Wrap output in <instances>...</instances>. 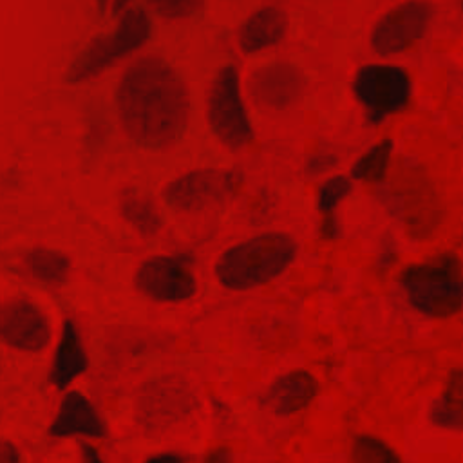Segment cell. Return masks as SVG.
<instances>
[{
    "mask_svg": "<svg viewBox=\"0 0 463 463\" xmlns=\"http://www.w3.org/2000/svg\"><path fill=\"white\" fill-rule=\"evenodd\" d=\"M116 103L125 134L141 148H166L186 130L184 81L161 58L134 61L119 80Z\"/></svg>",
    "mask_w": 463,
    "mask_h": 463,
    "instance_id": "cell-1",
    "label": "cell"
},
{
    "mask_svg": "<svg viewBox=\"0 0 463 463\" xmlns=\"http://www.w3.org/2000/svg\"><path fill=\"white\" fill-rule=\"evenodd\" d=\"M374 197L412 237L427 239L441 224L445 206L427 168L412 157H396L376 184Z\"/></svg>",
    "mask_w": 463,
    "mask_h": 463,
    "instance_id": "cell-2",
    "label": "cell"
},
{
    "mask_svg": "<svg viewBox=\"0 0 463 463\" xmlns=\"http://www.w3.org/2000/svg\"><path fill=\"white\" fill-rule=\"evenodd\" d=\"M295 255L297 244L291 235L260 233L228 248L215 264V277L228 289H251L277 279Z\"/></svg>",
    "mask_w": 463,
    "mask_h": 463,
    "instance_id": "cell-3",
    "label": "cell"
},
{
    "mask_svg": "<svg viewBox=\"0 0 463 463\" xmlns=\"http://www.w3.org/2000/svg\"><path fill=\"white\" fill-rule=\"evenodd\" d=\"M402 288L409 304L432 318H449L463 304L461 260L454 253H441L402 271Z\"/></svg>",
    "mask_w": 463,
    "mask_h": 463,
    "instance_id": "cell-4",
    "label": "cell"
},
{
    "mask_svg": "<svg viewBox=\"0 0 463 463\" xmlns=\"http://www.w3.org/2000/svg\"><path fill=\"white\" fill-rule=\"evenodd\" d=\"M150 33L152 22L148 14L139 7H127L110 33L94 38L71 61L65 74L67 81L78 83L99 74L119 58L141 47L148 40Z\"/></svg>",
    "mask_w": 463,
    "mask_h": 463,
    "instance_id": "cell-5",
    "label": "cell"
},
{
    "mask_svg": "<svg viewBox=\"0 0 463 463\" xmlns=\"http://www.w3.org/2000/svg\"><path fill=\"white\" fill-rule=\"evenodd\" d=\"M197 403V396L184 378L163 374L139 389L134 418L143 430L161 434L186 421L195 412Z\"/></svg>",
    "mask_w": 463,
    "mask_h": 463,
    "instance_id": "cell-6",
    "label": "cell"
},
{
    "mask_svg": "<svg viewBox=\"0 0 463 463\" xmlns=\"http://www.w3.org/2000/svg\"><path fill=\"white\" fill-rule=\"evenodd\" d=\"M208 125L213 136L228 148H242L253 139L239 72L233 65H224L213 78L208 96Z\"/></svg>",
    "mask_w": 463,
    "mask_h": 463,
    "instance_id": "cell-7",
    "label": "cell"
},
{
    "mask_svg": "<svg viewBox=\"0 0 463 463\" xmlns=\"http://www.w3.org/2000/svg\"><path fill=\"white\" fill-rule=\"evenodd\" d=\"M353 94L373 123H380L391 114L407 107L412 92L409 74L396 65L369 63L356 71Z\"/></svg>",
    "mask_w": 463,
    "mask_h": 463,
    "instance_id": "cell-8",
    "label": "cell"
},
{
    "mask_svg": "<svg viewBox=\"0 0 463 463\" xmlns=\"http://www.w3.org/2000/svg\"><path fill=\"white\" fill-rule=\"evenodd\" d=\"M242 184V174L235 168H201L170 181L163 190V201L179 212H199L235 197Z\"/></svg>",
    "mask_w": 463,
    "mask_h": 463,
    "instance_id": "cell-9",
    "label": "cell"
},
{
    "mask_svg": "<svg viewBox=\"0 0 463 463\" xmlns=\"http://www.w3.org/2000/svg\"><path fill=\"white\" fill-rule=\"evenodd\" d=\"M432 5L425 0H407L387 11L371 31V45L378 54H396L414 45L427 31Z\"/></svg>",
    "mask_w": 463,
    "mask_h": 463,
    "instance_id": "cell-10",
    "label": "cell"
},
{
    "mask_svg": "<svg viewBox=\"0 0 463 463\" xmlns=\"http://www.w3.org/2000/svg\"><path fill=\"white\" fill-rule=\"evenodd\" d=\"M134 284L145 297L156 302H183L197 291L188 262L172 255H157L141 262Z\"/></svg>",
    "mask_w": 463,
    "mask_h": 463,
    "instance_id": "cell-11",
    "label": "cell"
},
{
    "mask_svg": "<svg viewBox=\"0 0 463 463\" xmlns=\"http://www.w3.org/2000/svg\"><path fill=\"white\" fill-rule=\"evenodd\" d=\"M49 340V320L34 302L24 297L0 302V344L24 353H38Z\"/></svg>",
    "mask_w": 463,
    "mask_h": 463,
    "instance_id": "cell-12",
    "label": "cell"
},
{
    "mask_svg": "<svg viewBox=\"0 0 463 463\" xmlns=\"http://www.w3.org/2000/svg\"><path fill=\"white\" fill-rule=\"evenodd\" d=\"M304 74L286 61L268 63L250 78V94L264 109L282 110L293 105L304 90Z\"/></svg>",
    "mask_w": 463,
    "mask_h": 463,
    "instance_id": "cell-13",
    "label": "cell"
},
{
    "mask_svg": "<svg viewBox=\"0 0 463 463\" xmlns=\"http://www.w3.org/2000/svg\"><path fill=\"white\" fill-rule=\"evenodd\" d=\"M54 438H103L107 427L92 402L78 391H69L49 425Z\"/></svg>",
    "mask_w": 463,
    "mask_h": 463,
    "instance_id": "cell-14",
    "label": "cell"
},
{
    "mask_svg": "<svg viewBox=\"0 0 463 463\" xmlns=\"http://www.w3.org/2000/svg\"><path fill=\"white\" fill-rule=\"evenodd\" d=\"M318 394L317 378L302 369L279 376L266 392V405L279 416H289L304 411Z\"/></svg>",
    "mask_w": 463,
    "mask_h": 463,
    "instance_id": "cell-15",
    "label": "cell"
},
{
    "mask_svg": "<svg viewBox=\"0 0 463 463\" xmlns=\"http://www.w3.org/2000/svg\"><path fill=\"white\" fill-rule=\"evenodd\" d=\"M89 367V358L80 336V331L72 320L61 324L60 338L54 347L52 364L49 371V382L65 391L76 378H80Z\"/></svg>",
    "mask_w": 463,
    "mask_h": 463,
    "instance_id": "cell-16",
    "label": "cell"
},
{
    "mask_svg": "<svg viewBox=\"0 0 463 463\" xmlns=\"http://www.w3.org/2000/svg\"><path fill=\"white\" fill-rule=\"evenodd\" d=\"M288 29L286 13L279 7L268 5L255 11L244 20L237 40L244 52H257L260 49L279 43Z\"/></svg>",
    "mask_w": 463,
    "mask_h": 463,
    "instance_id": "cell-17",
    "label": "cell"
},
{
    "mask_svg": "<svg viewBox=\"0 0 463 463\" xmlns=\"http://www.w3.org/2000/svg\"><path fill=\"white\" fill-rule=\"evenodd\" d=\"M430 421L447 430L459 432L463 427V374L456 367L449 373L441 394L430 407Z\"/></svg>",
    "mask_w": 463,
    "mask_h": 463,
    "instance_id": "cell-18",
    "label": "cell"
},
{
    "mask_svg": "<svg viewBox=\"0 0 463 463\" xmlns=\"http://www.w3.org/2000/svg\"><path fill=\"white\" fill-rule=\"evenodd\" d=\"M119 212L127 224L143 237L154 235L161 228V215L156 204L146 194L136 188H127L119 195Z\"/></svg>",
    "mask_w": 463,
    "mask_h": 463,
    "instance_id": "cell-19",
    "label": "cell"
},
{
    "mask_svg": "<svg viewBox=\"0 0 463 463\" xmlns=\"http://www.w3.org/2000/svg\"><path fill=\"white\" fill-rule=\"evenodd\" d=\"M392 141L382 139L362 154L351 166V177L356 181L378 184L389 172L392 163Z\"/></svg>",
    "mask_w": 463,
    "mask_h": 463,
    "instance_id": "cell-20",
    "label": "cell"
},
{
    "mask_svg": "<svg viewBox=\"0 0 463 463\" xmlns=\"http://www.w3.org/2000/svg\"><path fill=\"white\" fill-rule=\"evenodd\" d=\"M25 264L34 279L45 284H61L69 275L67 255L51 248H33L25 255Z\"/></svg>",
    "mask_w": 463,
    "mask_h": 463,
    "instance_id": "cell-21",
    "label": "cell"
},
{
    "mask_svg": "<svg viewBox=\"0 0 463 463\" xmlns=\"http://www.w3.org/2000/svg\"><path fill=\"white\" fill-rule=\"evenodd\" d=\"M351 463H403L392 447L373 436H358L353 441Z\"/></svg>",
    "mask_w": 463,
    "mask_h": 463,
    "instance_id": "cell-22",
    "label": "cell"
},
{
    "mask_svg": "<svg viewBox=\"0 0 463 463\" xmlns=\"http://www.w3.org/2000/svg\"><path fill=\"white\" fill-rule=\"evenodd\" d=\"M351 188V177L345 175H335L322 183L317 195V206L322 217H336V208L349 195Z\"/></svg>",
    "mask_w": 463,
    "mask_h": 463,
    "instance_id": "cell-23",
    "label": "cell"
},
{
    "mask_svg": "<svg viewBox=\"0 0 463 463\" xmlns=\"http://www.w3.org/2000/svg\"><path fill=\"white\" fill-rule=\"evenodd\" d=\"M163 18H186L199 9L201 0H145Z\"/></svg>",
    "mask_w": 463,
    "mask_h": 463,
    "instance_id": "cell-24",
    "label": "cell"
},
{
    "mask_svg": "<svg viewBox=\"0 0 463 463\" xmlns=\"http://www.w3.org/2000/svg\"><path fill=\"white\" fill-rule=\"evenodd\" d=\"M335 163H336V157L333 154H317L307 161L306 170H307V174L317 175V174H322V172L329 170Z\"/></svg>",
    "mask_w": 463,
    "mask_h": 463,
    "instance_id": "cell-25",
    "label": "cell"
},
{
    "mask_svg": "<svg viewBox=\"0 0 463 463\" xmlns=\"http://www.w3.org/2000/svg\"><path fill=\"white\" fill-rule=\"evenodd\" d=\"M0 463H20V450L7 438H0Z\"/></svg>",
    "mask_w": 463,
    "mask_h": 463,
    "instance_id": "cell-26",
    "label": "cell"
},
{
    "mask_svg": "<svg viewBox=\"0 0 463 463\" xmlns=\"http://www.w3.org/2000/svg\"><path fill=\"white\" fill-rule=\"evenodd\" d=\"M203 463H233V458L228 447H215L204 456Z\"/></svg>",
    "mask_w": 463,
    "mask_h": 463,
    "instance_id": "cell-27",
    "label": "cell"
},
{
    "mask_svg": "<svg viewBox=\"0 0 463 463\" xmlns=\"http://www.w3.org/2000/svg\"><path fill=\"white\" fill-rule=\"evenodd\" d=\"M80 459L81 463H103L99 452L87 441L80 443Z\"/></svg>",
    "mask_w": 463,
    "mask_h": 463,
    "instance_id": "cell-28",
    "label": "cell"
},
{
    "mask_svg": "<svg viewBox=\"0 0 463 463\" xmlns=\"http://www.w3.org/2000/svg\"><path fill=\"white\" fill-rule=\"evenodd\" d=\"M145 463H184V461H183V458H179L177 454L163 452V454H156V456L148 458Z\"/></svg>",
    "mask_w": 463,
    "mask_h": 463,
    "instance_id": "cell-29",
    "label": "cell"
},
{
    "mask_svg": "<svg viewBox=\"0 0 463 463\" xmlns=\"http://www.w3.org/2000/svg\"><path fill=\"white\" fill-rule=\"evenodd\" d=\"M128 2H130V0H112V4H110V13H112L114 16H116V14H121V13L127 9Z\"/></svg>",
    "mask_w": 463,
    "mask_h": 463,
    "instance_id": "cell-30",
    "label": "cell"
},
{
    "mask_svg": "<svg viewBox=\"0 0 463 463\" xmlns=\"http://www.w3.org/2000/svg\"><path fill=\"white\" fill-rule=\"evenodd\" d=\"M110 4L112 0H96V5H98V11L103 14L107 9H110Z\"/></svg>",
    "mask_w": 463,
    "mask_h": 463,
    "instance_id": "cell-31",
    "label": "cell"
},
{
    "mask_svg": "<svg viewBox=\"0 0 463 463\" xmlns=\"http://www.w3.org/2000/svg\"><path fill=\"white\" fill-rule=\"evenodd\" d=\"M0 371H2V360H0Z\"/></svg>",
    "mask_w": 463,
    "mask_h": 463,
    "instance_id": "cell-32",
    "label": "cell"
}]
</instances>
